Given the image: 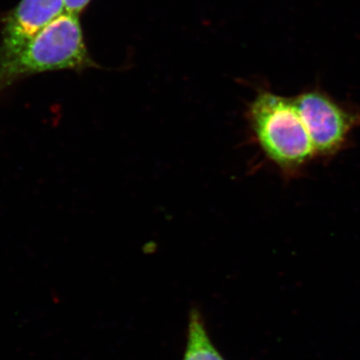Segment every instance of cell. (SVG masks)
<instances>
[{
    "instance_id": "obj_2",
    "label": "cell",
    "mask_w": 360,
    "mask_h": 360,
    "mask_svg": "<svg viewBox=\"0 0 360 360\" xmlns=\"http://www.w3.org/2000/svg\"><path fill=\"white\" fill-rule=\"evenodd\" d=\"M78 15L65 13L8 60L0 63V92L21 77L44 71L94 66Z\"/></svg>"
},
{
    "instance_id": "obj_1",
    "label": "cell",
    "mask_w": 360,
    "mask_h": 360,
    "mask_svg": "<svg viewBox=\"0 0 360 360\" xmlns=\"http://www.w3.org/2000/svg\"><path fill=\"white\" fill-rule=\"evenodd\" d=\"M248 120L257 146L284 175L293 176L315 158L295 99L260 91L250 104Z\"/></svg>"
},
{
    "instance_id": "obj_5",
    "label": "cell",
    "mask_w": 360,
    "mask_h": 360,
    "mask_svg": "<svg viewBox=\"0 0 360 360\" xmlns=\"http://www.w3.org/2000/svg\"><path fill=\"white\" fill-rule=\"evenodd\" d=\"M184 360H225L214 347L200 312L193 310L187 326V340Z\"/></svg>"
},
{
    "instance_id": "obj_4",
    "label": "cell",
    "mask_w": 360,
    "mask_h": 360,
    "mask_svg": "<svg viewBox=\"0 0 360 360\" xmlns=\"http://www.w3.org/2000/svg\"><path fill=\"white\" fill-rule=\"evenodd\" d=\"M65 11L63 0H21L4 21L0 63L18 53L49 23Z\"/></svg>"
},
{
    "instance_id": "obj_3",
    "label": "cell",
    "mask_w": 360,
    "mask_h": 360,
    "mask_svg": "<svg viewBox=\"0 0 360 360\" xmlns=\"http://www.w3.org/2000/svg\"><path fill=\"white\" fill-rule=\"evenodd\" d=\"M293 99L309 132L315 156L329 158L342 150L350 134L359 125V113L319 90L302 92Z\"/></svg>"
},
{
    "instance_id": "obj_6",
    "label": "cell",
    "mask_w": 360,
    "mask_h": 360,
    "mask_svg": "<svg viewBox=\"0 0 360 360\" xmlns=\"http://www.w3.org/2000/svg\"><path fill=\"white\" fill-rule=\"evenodd\" d=\"M66 13L78 15L91 0H63Z\"/></svg>"
}]
</instances>
